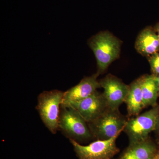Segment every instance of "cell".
I'll list each match as a JSON object with an SVG mask.
<instances>
[{"instance_id": "cell-1", "label": "cell", "mask_w": 159, "mask_h": 159, "mask_svg": "<svg viewBox=\"0 0 159 159\" xmlns=\"http://www.w3.org/2000/svg\"><path fill=\"white\" fill-rule=\"evenodd\" d=\"M88 44L97 60L98 75L119 56L120 41L107 31H101L91 37Z\"/></svg>"}, {"instance_id": "cell-2", "label": "cell", "mask_w": 159, "mask_h": 159, "mask_svg": "<svg viewBox=\"0 0 159 159\" xmlns=\"http://www.w3.org/2000/svg\"><path fill=\"white\" fill-rule=\"evenodd\" d=\"M128 119L119 109L109 107L102 115L88 124L93 138L97 140H108L120 134Z\"/></svg>"}, {"instance_id": "cell-3", "label": "cell", "mask_w": 159, "mask_h": 159, "mask_svg": "<svg viewBox=\"0 0 159 159\" xmlns=\"http://www.w3.org/2000/svg\"><path fill=\"white\" fill-rule=\"evenodd\" d=\"M64 92L58 90L44 91L39 95L36 108L49 130L56 134L58 129L61 107Z\"/></svg>"}, {"instance_id": "cell-4", "label": "cell", "mask_w": 159, "mask_h": 159, "mask_svg": "<svg viewBox=\"0 0 159 159\" xmlns=\"http://www.w3.org/2000/svg\"><path fill=\"white\" fill-rule=\"evenodd\" d=\"M58 129L69 139L78 142L86 141L93 138L88 124L77 110L61 107Z\"/></svg>"}, {"instance_id": "cell-5", "label": "cell", "mask_w": 159, "mask_h": 159, "mask_svg": "<svg viewBox=\"0 0 159 159\" xmlns=\"http://www.w3.org/2000/svg\"><path fill=\"white\" fill-rule=\"evenodd\" d=\"M159 113V106L153 107L134 118L129 119L123 131L127 134L129 145L142 142L154 131Z\"/></svg>"}, {"instance_id": "cell-6", "label": "cell", "mask_w": 159, "mask_h": 159, "mask_svg": "<svg viewBox=\"0 0 159 159\" xmlns=\"http://www.w3.org/2000/svg\"><path fill=\"white\" fill-rule=\"evenodd\" d=\"M119 134L108 140H97L88 145L69 139L79 159H112L119 152L116 141Z\"/></svg>"}, {"instance_id": "cell-7", "label": "cell", "mask_w": 159, "mask_h": 159, "mask_svg": "<svg viewBox=\"0 0 159 159\" xmlns=\"http://www.w3.org/2000/svg\"><path fill=\"white\" fill-rule=\"evenodd\" d=\"M97 74L84 77L75 86L64 92L61 107L76 109L84 99L95 93L100 87Z\"/></svg>"}, {"instance_id": "cell-8", "label": "cell", "mask_w": 159, "mask_h": 159, "mask_svg": "<svg viewBox=\"0 0 159 159\" xmlns=\"http://www.w3.org/2000/svg\"><path fill=\"white\" fill-rule=\"evenodd\" d=\"M103 89V96L109 107L113 109H119V107L125 102L129 90L127 85L117 77L108 75L99 81Z\"/></svg>"}, {"instance_id": "cell-9", "label": "cell", "mask_w": 159, "mask_h": 159, "mask_svg": "<svg viewBox=\"0 0 159 159\" xmlns=\"http://www.w3.org/2000/svg\"><path fill=\"white\" fill-rule=\"evenodd\" d=\"M109 107L103 94L97 91L77 106V111L88 123L102 115Z\"/></svg>"}, {"instance_id": "cell-10", "label": "cell", "mask_w": 159, "mask_h": 159, "mask_svg": "<svg viewBox=\"0 0 159 159\" xmlns=\"http://www.w3.org/2000/svg\"><path fill=\"white\" fill-rule=\"evenodd\" d=\"M159 148L148 138L142 142L129 145L119 159H152Z\"/></svg>"}, {"instance_id": "cell-11", "label": "cell", "mask_w": 159, "mask_h": 159, "mask_svg": "<svg viewBox=\"0 0 159 159\" xmlns=\"http://www.w3.org/2000/svg\"><path fill=\"white\" fill-rule=\"evenodd\" d=\"M135 48L143 56H149L157 53L159 50L157 34L151 28L144 29L137 38Z\"/></svg>"}, {"instance_id": "cell-12", "label": "cell", "mask_w": 159, "mask_h": 159, "mask_svg": "<svg viewBox=\"0 0 159 159\" xmlns=\"http://www.w3.org/2000/svg\"><path fill=\"white\" fill-rule=\"evenodd\" d=\"M124 102L126 104L129 116H139L142 109L145 108L140 78L136 80L129 85V92Z\"/></svg>"}, {"instance_id": "cell-13", "label": "cell", "mask_w": 159, "mask_h": 159, "mask_svg": "<svg viewBox=\"0 0 159 159\" xmlns=\"http://www.w3.org/2000/svg\"><path fill=\"white\" fill-rule=\"evenodd\" d=\"M140 78L145 108L149 106H156L157 99L159 97L157 77L152 74L143 76Z\"/></svg>"}, {"instance_id": "cell-14", "label": "cell", "mask_w": 159, "mask_h": 159, "mask_svg": "<svg viewBox=\"0 0 159 159\" xmlns=\"http://www.w3.org/2000/svg\"><path fill=\"white\" fill-rule=\"evenodd\" d=\"M152 70L153 72V75L158 77L159 76V53L157 52L152 54L149 59Z\"/></svg>"}, {"instance_id": "cell-15", "label": "cell", "mask_w": 159, "mask_h": 159, "mask_svg": "<svg viewBox=\"0 0 159 159\" xmlns=\"http://www.w3.org/2000/svg\"><path fill=\"white\" fill-rule=\"evenodd\" d=\"M154 131L158 135L159 138V113L157 117L156 125L155 129Z\"/></svg>"}, {"instance_id": "cell-16", "label": "cell", "mask_w": 159, "mask_h": 159, "mask_svg": "<svg viewBox=\"0 0 159 159\" xmlns=\"http://www.w3.org/2000/svg\"><path fill=\"white\" fill-rule=\"evenodd\" d=\"M152 159H159V148L157 153V154Z\"/></svg>"}, {"instance_id": "cell-17", "label": "cell", "mask_w": 159, "mask_h": 159, "mask_svg": "<svg viewBox=\"0 0 159 159\" xmlns=\"http://www.w3.org/2000/svg\"><path fill=\"white\" fill-rule=\"evenodd\" d=\"M156 31L157 32V35L158 36L159 39V24H158V25H157L156 27Z\"/></svg>"}, {"instance_id": "cell-18", "label": "cell", "mask_w": 159, "mask_h": 159, "mask_svg": "<svg viewBox=\"0 0 159 159\" xmlns=\"http://www.w3.org/2000/svg\"><path fill=\"white\" fill-rule=\"evenodd\" d=\"M158 77V83H159V92H158V96L159 97V76Z\"/></svg>"}, {"instance_id": "cell-19", "label": "cell", "mask_w": 159, "mask_h": 159, "mask_svg": "<svg viewBox=\"0 0 159 159\" xmlns=\"http://www.w3.org/2000/svg\"><path fill=\"white\" fill-rule=\"evenodd\" d=\"M157 144L159 145V138H158V139Z\"/></svg>"}]
</instances>
